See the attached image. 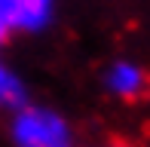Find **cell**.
I'll list each match as a JSON object with an SVG mask.
<instances>
[{"mask_svg": "<svg viewBox=\"0 0 150 147\" xmlns=\"http://www.w3.org/2000/svg\"><path fill=\"white\" fill-rule=\"evenodd\" d=\"M104 92L120 101H141L150 95V74L141 68L138 61H129V58H117L104 68Z\"/></svg>", "mask_w": 150, "mask_h": 147, "instance_id": "3", "label": "cell"}, {"mask_svg": "<svg viewBox=\"0 0 150 147\" xmlns=\"http://www.w3.org/2000/svg\"><path fill=\"white\" fill-rule=\"evenodd\" d=\"M101 147H126V144H101Z\"/></svg>", "mask_w": 150, "mask_h": 147, "instance_id": "5", "label": "cell"}, {"mask_svg": "<svg viewBox=\"0 0 150 147\" xmlns=\"http://www.w3.org/2000/svg\"><path fill=\"white\" fill-rule=\"evenodd\" d=\"M25 101H28V89H25L22 77H18V74L3 61V55H0V110L12 113V110L22 107Z\"/></svg>", "mask_w": 150, "mask_h": 147, "instance_id": "4", "label": "cell"}, {"mask_svg": "<svg viewBox=\"0 0 150 147\" xmlns=\"http://www.w3.org/2000/svg\"><path fill=\"white\" fill-rule=\"evenodd\" d=\"M6 135L12 147H77L74 123L49 104L25 101L9 113Z\"/></svg>", "mask_w": 150, "mask_h": 147, "instance_id": "1", "label": "cell"}, {"mask_svg": "<svg viewBox=\"0 0 150 147\" xmlns=\"http://www.w3.org/2000/svg\"><path fill=\"white\" fill-rule=\"evenodd\" d=\"M55 18V0H0V46L9 34H40Z\"/></svg>", "mask_w": 150, "mask_h": 147, "instance_id": "2", "label": "cell"}]
</instances>
